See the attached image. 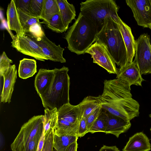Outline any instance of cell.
<instances>
[{
    "label": "cell",
    "mask_w": 151,
    "mask_h": 151,
    "mask_svg": "<svg viewBox=\"0 0 151 151\" xmlns=\"http://www.w3.org/2000/svg\"><path fill=\"white\" fill-rule=\"evenodd\" d=\"M40 139L35 138L30 141L25 147L23 151H37Z\"/></svg>",
    "instance_id": "36"
},
{
    "label": "cell",
    "mask_w": 151,
    "mask_h": 151,
    "mask_svg": "<svg viewBox=\"0 0 151 151\" xmlns=\"http://www.w3.org/2000/svg\"><path fill=\"white\" fill-rule=\"evenodd\" d=\"M99 151H120L118 148L115 146H108L103 145Z\"/></svg>",
    "instance_id": "37"
},
{
    "label": "cell",
    "mask_w": 151,
    "mask_h": 151,
    "mask_svg": "<svg viewBox=\"0 0 151 151\" xmlns=\"http://www.w3.org/2000/svg\"><path fill=\"white\" fill-rule=\"evenodd\" d=\"M116 78L125 81L130 86L132 85L141 86L142 82L144 81L134 60L120 68L117 74Z\"/></svg>",
    "instance_id": "15"
},
{
    "label": "cell",
    "mask_w": 151,
    "mask_h": 151,
    "mask_svg": "<svg viewBox=\"0 0 151 151\" xmlns=\"http://www.w3.org/2000/svg\"><path fill=\"white\" fill-rule=\"evenodd\" d=\"M78 105L82 117L86 119L96 108L101 105L98 96H91L85 97Z\"/></svg>",
    "instance_id": "22"
},
{
    "label": "cell",
    "mask_w": 151,
    "mask_h": 151,
    "mask_svg": "<svg viewBox=\"0 0 151 151\" xmlns=\"http://www.w3.org/2000/svg\"><path fill=\"white\" fill-rule=\"evenodd\" d=\"M117 23L125 45L127 55V64L133 62L136 49V41L130 27L119 17Z\"/></svg>",
    "instance_id": "17"
},
{
    "label": "cell",
    "mask_w": 151,
    "mask_h": 151,
    "mask_svg": "<svg viewBox=\"0 0 151 151\" xmlns=\"http://www.w3.org/2000/svg\"><path fill=\"white\" fill-rule=\"evenodd\" d=\"M78 144L77 141L70 144L66 148L65 151H77Z\"/></svg>",
    "instance_id": "39"
},
{
    "label": "cell",
    "mask_w": 151,
    "mask_h": 151,
    "mask_svg": "<svg viewBox=\"0 0 151 151\" xmlns=\"http://www.w3.org/2000/svg\"><path fill=\"white\" fill-rule=\"evenodd\" d=\"M28 33L37 41L39 40L45 34L42 29L40 23H35L31 26Z\"/></svg>",
    "instance_id": "31"
},
{
    "label": "cell",
    "mask_w": 151,
    "mask_h": 151,
    "mask_svg": "<svg viewBox=\"0 0 151 151\" xmlns=\"http://www.w3.org/2000/svg\"><path fill=\"white\" fill-rule=\"evenodd\" d=\"M58 123L54 129V134L58 136H78V127L82 117L78 105L74 106L70 103L64 105L58 110Z\"/></svg>",
    "instance_id": "6"
},
{
    "label": "cell",
    "mask_w": 151,
    "mask_h": 151,
    "mask_svg": "<svg viewBox=\"0 0 151 151\" xmlns=\"http://www.w3.org/2000/svg\"><path fill=\"white\" fill-rule=\"evenodd\" d=\"M55 77L49 92L41 99L45 109L58 110L64 105L69 103L70 78L68 68L63 66L55 68Z\"/></svg>",
    "instance_id": "4"
},
{
    "label": "cell",
    "mask_w": 151,
    "mask_h": 151,
    "mask_svg": "<svg viewBox=\"0 0 151 151\" xmlns=\"http://www.w3.org/2000/svg\"><path fill=\"white\" fill-rule=\"evenodd\" d=\"M12 39V46L18 51L39 60L44 61L48 60L40 46L29 34L25 33L22 36L13 35Z\"/></svg>",
    "instance_id": "9"
},
{
    "label": "cell",
    "mask_w": 151,
    "mask_h": 151,
    "mask_svg": "<svg viewBox=\"0 0 151 151\" xmlns=\"http://www.w3.org/2000/svg\"><path fill=\"white\" fill-rule=\"evenodd\" d=\"M86 53L91 56L93 63L104 68L109 73L117 74L118 70L115 63L106 47L101 42L96 41Z\"/></svg>",
    "instance_id": "10"
},
{
    "label": "cell",
    "mask_w": 151,
    "mask_h": 151,
    "mask_svg": "<svg viewBox=\"0 0 151 151\" xmlns=\"http://www.w3.org/2000/svg\"><path fill=\"white\" fill-rule=\"evenodd\" d=\"M149 28L151 29V24L149 26Z\"/></svg>",
    "instance_id": "40"
},
{
    "label": "cell",
    "mask_w": 151,
    "mask_h": 151,
    "mask_svg": "<svg viewBox=\"0 0 151 151\" xmlns=\"http://www.w3.org/2000/svg\"><path fill=\"white\" fill-rule=\"evenodd\" d=\"M81 12L91 22L98 32L101 29L104 20L112 17L117 22L119 7L113 0H87L80 4Z\"/></svg>",
    "instance_id": "5"
},
{
    "label": "cell",
    "mask_w": 151,
    "mask_h": 151,
    "mask_svg": "<svg viewBox=\"0 0 151 151\" xmlns=\"http://www.w3.org/2000/svg\"><path fill=\"white\" fill-rule=\"evenodd\" d=\"M88 132V130L87 127L86 119L82 117L78 127V137H83Z\"/></svg>",
    "instance_id": "35"
},
{
    "label": "cell",
    "mask_w": 151,
    "mask_h": 151,
    "mask_svg": "<svg viewBox=\"0 0 151 151\" xmlns=\"http://www.w3.org/2000/svg\"><path fill=\"white\" fill-rule=\"evenodd\" d=\"M44 0H31V6L35 16L39 17L41 16L43 9Z\"/></svg>",
    "instance_id": "32"
},
{
    "label": "cell",
    "mask_w": 151,
    "mask_h": 151,
    "mask_svg": "<svg viewBox=\"0 0 151 151\" xmlns=\"http://www.w3.org/2000/svg\"><path fill=\"white\" fill-rule=\"evenodd\" d=\"M14 0L17 9L29 14L35 16L31 8V0Z\"/></svg>",
    "instance_id": "29"
},
{
    "label": "cell",
    "mask_w": 151,
    "mask_h": 151,
    "mask_svg": "<svg viewBox=\"0 0 151 151\" xmlns=\"http://www.w3.org/2000/svg\"><path fill=\"white\" fill-rule=\"evenodd\" d=\"M126 2L131 8L138 25L149 28L151 24L150 0H127Z\"/></svg>",
    "instance_id": "11"
},
{
    "label": "cell",
    "mask_w": 151,
    "mask_h": 151,
    "mask_svg": "<svg viewBox=\"0 0 151 151\" xmlns=\"http://www.w3.org/2000/svg\"><path fill=\"white\" fill-rule=\"evenodd\" d=\"M53 151H57L54 148L53 149Z\"/></svg>",
    "instance_id": "43"
},
{
    "label": "cell",
    "mask_w": 151,
    "mask_h": 151,
    "mask_svg": "<svg viewBox=\"0 0 151 151\" xmlns=\"http://www.w3.org/2000/svg\"><path fill=\"white\" fill-rule=\"evenodd\" d=\"M104 84L103 92L98 96L102 109L129 121L139 116V105L132 98L127 83L116 78L106 80Z\"/></svg>",
    "instance_id": "1"
},
{
    "label": "cell",
    "mask_w": 151,
    "mask_h": 151,
    "mask_svg": "<svg viewBox=\"0 0 151 151\" xmlns=\"http://www.w3.org/2000/svg\"><path fill=\"white\" fill-rule=\"evenodd\" d=\"M150 131H151V128H150Z\"/></svg>",
    "instance_id": "44"
},
{
    "label": "cell",
    "mask_w": 151,
    "mask_h": 151,
    "mask_svg": "<svg viewBox=\"0 0 151 151\" xmlns=\"http://www.w3.org/2000/svg\"><path fill=\"white\" fill-rule=\"evenodd\" d=\"M60 12L56 0H44L43 11L39 19L42 20L41 23L45 24L54 15Z\"/></svg>",
    "instance_id": "23"
},
{
    "label": "cell",
    "mask_w": 151,
    "mask_h": 151,
    "mask_svg": "<svg viewBox=\"0 0 151 151\" xmlns=\"http://www.w3.org/2000/svg\"><path fill=\"white\" fill-rule=\"evenodd\" d=\"M33 38L48 60L61 63L66 62V59L63 56L64 49L60 45H57L55 43L49 40L45 34L39 41Z\"/></svg>",
    "instance_id": "13"
},
{
    "label": "cell",
    "mask_w": 151,
    "mask_h": 151,
    "mask_svg": "<svg viewBox=\"0 0 151 151\" xmlns=\"http://www.w3.org/2000/svg\"><path fill=\"white\" fill-rule=\"evenodd\" d=\"M43 115L34 116L22 126L11 145L12 151H23L28 143L35 138L40 139L43 133Z\"/></svg>",
    "instance_id": "7"
},
{
    "label": "cell",
    "mask_w": 151,
    "mask_h": 151,
    "mask_svg": "<svg viewBox=\"0 0 151 151\" xmlns=\"http://www.w3.org/2000/svg\"><path fill=\"white\" fill-rule=\"evenodd\" d=\"M106 122L105 114L102 109L99 116L95 120L88 132L92 133L97 132H104L106 129Z\"/></svg>",
    "instance_id": "28"
},
{
    "label": "cell",
    "mask_w": 151,
    "mask_h": 151,
    "mask_svg": "<svg viewBox=\"0 0 151 151\" xmlns=\"http://www.w3.org/2000/svg\"><path fill=\"white\" fill-rule=\"evenodd\" d=\"M17 10L25 33H28L29 28L31 26L35 23H40L38 17L27 14L18 9Z\"/></svg>",
    "instance_id": "27"
},
{
    "label": "cell",
    "mask_w": 151,
    "mask_h": 151,
    "mask_svg": "<svg viewBox=\"0 0 151 151\" xmlns=\"http://www.w3.org/2000/svg\"><path fill=\"white\" fill-rule=\"evenodd\" d=\"M13 63L12 60L7 56L6 52L4 51L0 56V75L3 77L4 73L11 66L10 64Z\"/></svg>",
    "instance_id": "30"
},
{
    "label": "cell",
    "mask_w": 151,
    "mask_h": 151,
    "mask_svg": "<svg viewBox=\"0 0 151 151\" xmlns=\"http://www.w3.org/2000/svg\"><path fill=\"white\" fill-rule=\"evenodd\" d=\"M104 21L98 33L96 41L105 46L115 63L122 68L127 63V50L122 35L112 17L107 18Z\"/></svg>",
    "instance_id": "3"
},
{
    "label": "cell",
    "mask_w": 151,
    "mask_h": 151,
    "mask_svg": "<svg viewBox=\"0 0 151 151\" xmlns=\"http://www.w3.org/2000/svg\"><path fill=\"white\" fill-rule=\"evenodd\" d=\"M18 72L19 77L23 79L32 76L37 72L36 61L24 58L20 61Z\"/></svg>",
    "instance_id": "21"
},
{
    "label": "cell",
    "mask_w": 151,
    "mask_h": 151,
    "mask_svg": "<svg viewBox=\"0 0 151 151\" xmlns=\"http://www.w3.org/2000/svg\"><path fill=\"white\" fill-rule=\"evenodd\" d=\"M3 88L1 95V101L11 102V98L17 78V70L15 65H11L4 73Z\"/></svg>",
    "instance_id": "16"
},
{
    "label": "cell",
    "mask_w": 151,
    "mask_h": 151,
    "mask_svg": "<svg viewBox=\"0 0 151 151\" xmlns=\"http://www.w3.org/2000/svg\"><path fill=\"white\" fill-rule=\"evenodd\" d=\"M135 57L141 75L151 74V44L147 33L141 35L136 40Z\"/></svg>",
    "instance_id": "8"
},
{
    "label": "cell",
    "mask_w": 151,
    "mask_h": 151,
    "mask_svg": "<svg viewBox=\"0 0 151 151\" xmlns=\"http://www.w3.org/2000/svg\"><path fill=\"white\" fill-rule=\"evenodd\" d=\"M149 117L151 118V114H150L149 115Z\"/></svg>",
    "instance_id": "41"
},
{
    "label": "cell",
    "mask_w": 151,
    "mask_h": 151,
    "mask_svg": "<svg viewBox=\"0 0 151 151\" xmlns=\"http://www.w3.org/2000/svg\"><path fill=\"white\" fill-rule=\"evenodd\" d=\"M101 105L96 108L86 119L87 127L88 132L93 123L100 114L102 110Z\"/></svg>",
    "instance_id": "34"
},
{
    "label": "cell",
    "mask_w": 151,
    "mask_h": 151,
    "mask_svg": "<svg viewBox=\"0 0 151 151\" xmlns=\"http://www.w3.org/2000/svg\"><path fill=\"white\" fill-rule=\"evenodd\" d=\"M44 140L45 136L43 133L39 141L37 151H42L44 147Z\"/></svg>",
    "instance_id": "38"
},
{
    "label": "cell",
    "mask_w": 151,
    "mask_h": 151,
    "mask_svg": "<svg viewBox=\"0 0 151 151\" xmlns=\"http://www.w3.org/2000/svg\"><path fill=\"white\" fill-rule=\"evenodd\" d=\"M98 32L93 23L80 12L65 35L68 48L78 55L84 54L96 41Z\"/></svg>",
    "instance_id": "2"
},
{
    "label": "cell",
    "mask_w": 151,
    "mask_h": 151,
    "mask_svg": "<svg viewBox=\"0 0 151 151\" xmlns=\"http://www.w3.org/2000/svg\"><path fill=\"white\" fill-rule=\"evenodd\" d=\"M44 24L46 25L49 29L57 33H61L67 30L64 24L60 12L52 16Z\"/></svg>",
    "instance_id": "26"
},
{
    "label": "cell",
    "mask_w": 151,
    "mask_h": 151,
    "mask_svg": "<svg viewBox=\"0 0 151 151\" xmlns=\"http://www.w3.org/2000/svg\"><path fill=\"white\" fill-rule=\"evenodd\" d=\"M42 151H45V150H44V147H43V148L42 149Z\"/></svg>",
    "instance_id": "42"
},
{
    "label": "cell",
    "mask_w": 151,
    "mask_h": 151,
    "mask_svg": "<svg viewBox=\"0 0 151 151\" xmlns=\"http://www.w3.org/2000/svg\"><path fill=\"white\" fill-rule=\"evenodd\" d=\"M105 116L106 134H111L118 138L119 135L126 132L131 126L130 121L115 116L102 108Z\"/></svg>",
    "instance_id": "12"
},
{
    "label": "cell",
    "mask_w": 151,
    "mask_h": 151,
    "mask_svg": "<svg viewBox=\"0 0 151 151\" xmlns=\"http://www.w3.org/2000/svg\"><path fill=\"white\" fill-rule=\"evenodd\" d=\"M6 17L8 26L10 30L15 31L17 36H22L25 34L14 0H12L8 5Z\"/></svg>",
    "instance_id": "19"
},
{
    "label": "cell",
    "mask_w": 151,
    "mask_h": 151,
    "mask_svg": "<svg viewBox=\"0 0 151 151\" xmlns=\"http://www.w3.org/2000/svg\"><path fill=\"white\" fill-rule=\"evenodd\" d=\"M43 133L46 135L51 129L55 128L58 121V110L55 108L52 110L45 109Z\"/></svg>",
    "instance_id": "25"
},
{
    "label": "cell",
    "mask_w": 151,
    "mask_h": 151,
    "mask_svg": "<svg viewBox=\"0 0 151 151\" xmlns=\"http://www.w3.org/2000/svg\"><path fill=\"white\" fill-rule=\"evenodd\" d=\"M54 69L48 70L41 68L36 75L34 86L37 94L41 99L49 92L55 77Z\"/></svg>",
    "instance_id": "14"
},
{
    "label": "cell",
    "mask_w": 151,
    "mask_h": 151,
    "mask_svg": "<svg viewBox=\"0 0 151 151\" xmlns=\"http://www.w3.org/2000/svg\"><path fill=\"white\" fill-rule=\"evenodd\" d=\"M78 137L77 136L65 135L53 136V148L57 151H65L70 144L77 141Z\"/></svg>",
    "instance_id": "24"
},
{
    "label": "cell",
    "mask_w": 151,
    "mask_h": 151,
    "mask_svg": "<svg viewBox=\"0 0 151 151\" xmlns=\"http://www.w3.org/2000/svg\"><path fill=\"white\" fill-rule=\"evenodd\" d=\"M54 129H51L45 136L44 145L45 151H53Z\"/></svg>",
    "instance_id": "33"
},
{
    "label": "cell",
    "mask_w": 151,
    "mask_h": 151,
    "mask_svg": "<svg viewBox=\"0 0 151 151\" xmlns=\"http://www.w3.org/2000/svg\"><path fill=\"white\" fill-rule=\"evenodd\" d=\"M150 2H151V0H150Z\"/></svg>",
    "instance_id": "45"
},
{
    "label": "cell",
    "mask_w": 151,
    "mask_h": 151,
    "mask_svg": "<svg viewBox=\"0 0 151 151\" xmlns=\"http://www.w3.org/2000/svg\"><path fill=\"white\" fill-rule=\"evenodd\" d=\"M64 24L68 30L69 24L76 19V11L74 6L66 0H56Z\"/></svg>",
    "instance_id": "20"
},
{
    "label": "cell",
    "mask_w": 151,
    "mask_h": 151,
    "mask_svg": "<svg viewBox=\"0 0 151 151\" xmlns=\"http://www.w3.org/2000/svg\"><path fill=\"white\" fill-rule=\"evenodd\" d=\"M151 149L149 139L142 132L136 133L129 138L123 151H148Z\"/></svg>",
    "instance_id": "18"
}]
</instances>
